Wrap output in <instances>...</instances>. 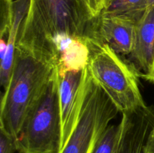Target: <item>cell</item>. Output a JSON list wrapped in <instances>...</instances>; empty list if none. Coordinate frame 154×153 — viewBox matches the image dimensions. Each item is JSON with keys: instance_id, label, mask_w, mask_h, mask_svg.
I'll return each mask as SVG.
<instances>
[{"instance_id": "6da1fadb", "label": "cell", "mask_w": 154, "mask_h": 153, "mask_svg": "<svg viewBox=\"0 0 154 153\" xmlns=\"http://www.w3.org/2000/svg\"><path fill=\"white\" fill-rule=\"evenodd\" d=\"M92 20L80 0H30L17 48L59 63L69 44L85 42Z\"/></svg>"}, {"instance_id": "7a4b0ae2", "label": "cell", "mask_w": 154, "mask_h": 153, "mask_svg": "<svg viewBox=\"0 0 154 153\" xmlns=\"http://www.w3.org/2000/svg\"><path fill=\"white\" fill-rule=\"evenodd\" d=\"M58 64L17 48L10 80L2 98L0 129L17 139Z\"/></svg>"}, {"instance_id": "3957f363", "label": "cell", "mask_w": 154, "mask_h": 153, "mask_svg": "<svg viewBox=\"0 0 154 153\" xmlns=\"http://www.w3.org/2000/svg\"><path fill=\"white\" fill-rule=\"evenodd\" d=\"M87 67L92 77L121 113L146 106L139 87V75L129 60L107 44L87 38Z\"/></svg>"}, {"instance_id": "277c9868", "label": "cell", "mask_w": 154, "mask_h": 153, "mask_svg": "<svg viewBox=\"0 0 154 153\" xmlns=\"http://www.w3.org/2000/svg\"><path fill=\"white\" fill-rule=\"evenodd\" d=\"M119 112L111 99L83 68L81 101L70 136L60 153H93L98 141Z\"/></svg>"}, {"instance_id": "5b68a950", "label": "cell", "mask_w": 154, "mask_h": 153, "mask_svg": "<svg viewBox=\"0 0 154 153\" xmlns=\"http://www.w3.org/2000/svg\"><path fill=\"white\" fill-rule=\"evenodd\" d=\"M59 68L26 118L17 137L19 153H59L61 146Z\"/></svg>"}, {"instance_id": "8992f818", "label": "cell", "mask_w": 154, "mask_h": 153, "mask_svg": "<svg viewBox=\"0 0 154 153\" xmlns=\"http://www.w3.org/2000/svg\"><path fill=\"white\" fill-rule=\"evenodd\" d=\"M114 153H154V106L122 113Z\"/></svg>"}, {"instance_id": "52a82bcc", "label": "cell", "mask_w": 154, "mask_h": 153, "mask_svg": "<svg viewBox=\"0 0 154 153\" xmlns=\"http://www.w3.org/2000/svg\"><path fill=\"white\" fill-rule=\"evenodd\" d=\"M138 20L128 15L102 12L92 20L87 38L107 44L123 56H129L132 49L135 24Z\"/></svg>"}, {"instance_id": "ba28073f", "label": "cell", "mask_w": 154, "mask_h": 153, "mask_svg": "<svg viewBox=\"0 0 154 153\" xmlns=\"http://www.w3.org/2000/svg\"><path fill=\"white\" fill-rule=\"evenodd\" d=\"M30 0L2 1L1 38L6 40V50L0 64V82L5 89L8 85L14 62L20 30L29 8Z\"/></svg>"}, {"instance_id": "9c48e42d", "label": "cell", "mask_w": 154, "mask_h": 153, "mask_svg": "<svg viewBox=\"0 0 154 153\" xmlns=\"http://www.w3.org/2000/svg\"><path fill=\"white\" fill-rule=\"evenodd\" d=\"M59 101L61 119V146L63 149L70 136L78 115L81 101V84L83 68L59 67ZM59 152V153H60Z\"/></svg>"}, {"instance_id": "30bf717a", "label": "cell", "mask_w": 154, "mask_h": 153, "mask_svg": "<svg viewBox=\"0 0 154 153\" xmlns=\"http://www.w3.org/2000/svg\"><path fill=\"white\" fill-rule=\"evenodd\" d=\"M128 56L140 77L145 79L154 62V6L147 8L136 22L132 49Z\"/></svg>"}, {"instance_id": "8fae6325", "label": "cell", "mask_w": 154, "mask_h": 153, "mask_svg": "<svg viewBox=\"0 0 154 153\" xmlns=\"http://www.w3.org/2000/svg\"><path fill=\"white\" fill-rule=\"evenodd\" d=\"M146 0H113L102 12L124 14L139 20L145 10Z\"/></svg>"}, {"instance_id": "7c38bea8", "label": "cell", "mask_w": 154, "mask_h": 153, "mask_svg": "<svg viewBox=\"0 0 154 153\" xmlns=\"http://www.w3.org/2000/svg\"><path fill=\"white\" fill-rule=\"evenodd\" d=\"M120 123L110 124L98 141L93 153H114L120 134Z\"/></svg>"}, {"instance_id": "4fadbf2b", "label": "cell", "mask_w": 154, "mask_h": 153, "mask_svg": "<svg viewBox=\"0 0 154 153\" xmlns=\"http://www.w3.org/2000/svg\"><path fill=\"white\" fill-rule=\"evenodd\" d=\"M17 151V140L0 129V153H14Z\"/></svg>"}, {"instance_id": "5bb4252c", "label": "cell", "mask_w": 154, "mask_h": 153, "mask_svg": "<svg viewBox=\"0 0 154 153\" xmlns=\"http://www.w3.org/2000/svg\"><path fill=\"white\" fill-rule=\"evenodd\" d=\"M92 18L99 16L105 8V0H80Z\"/></svg>"}, {"instance_id": "9a60e30c", "label": "cell", "mask_w": 154, "mask_h": 153, "mask_svg": "<svg viewBox=\"0 0 154 153\" xmlns=\"http://www.w3.org/2000/svg\"><path fill=\"white\" fill-rule=\"evenodd\" d=\"M145 80H147L150 81V82H153L154 83V62H153V68H152L151 72H150V74L145 78Z\"/></svg>"}, {"instance_id": "2e32d148", "label": "cell", "mask_w": 154, "mask_h": 153, "mask_svg": "<svg viewBox=\"0 0 154 153\" xmlns=\"http://www.w3.org/2000/svg\"><path fill=\"white\" fill-rule=\"evenodd\" d=\"M145 6L146 8H148L154 6V0H146Z\"/></svg>"}, {"instance_id": "e0dca14e", "label": "cell", "mask_w": 154, "mask_h": 153, "mask_svg": "<svg viewBox=\"0 0 154 153\" xmlns=\"http://www.w3.org/2000/svg\"><path fill=\"white\" fill-rule=\"evenodd\" d=\"M112 1H113V0H105V8H106L107 6H108V4H109L110 3H111Z\"/></svg>"}, {"instance_id": "ac0fdd59", "label": "cell", "mask_w": 154, "mask_h": 153, "mask_svg": "<svg viewBox=\"0 0 154 153\" xmlns=\"http://www.w3.org/2000/svg\"><path fill=\"white\" fill-rule=\"evenodd\" d=\"M2 1L5 2H7V3H10L11 2H13L14 0H2Z\"/></svg>"}]
</instances>
